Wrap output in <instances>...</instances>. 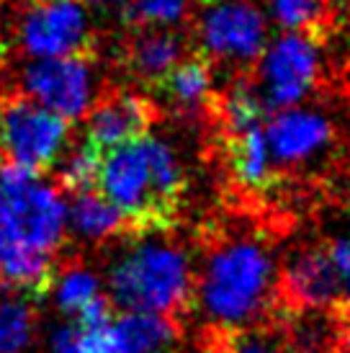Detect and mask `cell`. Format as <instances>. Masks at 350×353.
<instances>
[{
	"label": "cell",
	"instance_id": "1",
	"mask_svg": "<svg viewBox=\"0 0 350 353\" xmlns=\"http://www.w3.org/2000/svg\"><path fill=\"white\" fill-rule=\"evenodd\" d=\"M183 188L185 176L175 152L150 134L101 157L96 191L121 212L134 235L173 225Z\"/></svg>",
	"mask_w": 350,
	"mask_h": 353
},
{
	"label": "cell",
	"instance_id": "2",
	"mask_svg": "<svg viewBox=\"0 0 350 353\" xmlns=\"http://www.w3.org/2000/svg\"><path fill=\"white\" fill-rule=\"evenodd\" d=\"M271 255L250 240L214 248L198 286L206 314L227 327L255 320L271 304Z\"/></svg>",
	"mask_w": 350,
	"mask_h": 353
},
{
	"label": "cell",
	"instance_id": "3",
	"mask_svg": "<svg viewBox=\"0 0 350 353\" xmlns=\"http://www.w3.org/2000/svg\"><path fill=\"white\" fill-rule=\"evenodd\" d=\"M111 296L127 312L175 314L191 302V274L183 250L173 245L134 248L119 261L111 274Z\"/></svg>",
	"mask_w": 350,
	"mask_h": 353
},
{
	"label": "cell",
	"instance_id": "4",
	"mask_svg": "<svg viewBox=\"0 0 350 353\" xmlns=\"http://www.w3.org/2000/svg\"><path fill=\"white\" fill-rule=\"evenodd\" d=\"M72 121L26 96L23 90L0 93V165L39 178L49 173L68 148Z\"/></svg>",
	"mask_w": 350,
	"mask_h": 353
},
{
	"label": "cell",
	"instance_id": "5",
	"mask_svg": "<svg viewBox=\"0 0 350 353\" xmlns=\"http://www.w3.org/2000/svg\"><path fill=\"white\" fill-rule=\"evenodd\" d=\"M0 191L6 196L13 245L54 253L65 237L68 216L57 191L10 165H0Z\"/></svg>",
	"mask_w": 350,
	"mask_h": 353
},
{
	"label": "cell",
	"instance_id": "6",
	"mask_svg": "<svg viewBox=\"0 0 350 353\" xmlns=\"http://www.w3.org/2000/svg\"><path fill=\"white\" fill-rule=\"evenodd\" d=\"M19 39L31 57L39 59L96 54L85 13L75 0H34L21 19Z\"/></svg>",
	"mask_w": 350,
	"mask_h": 353
},
{
	"label": "cell",
	"instance_id": "7",
	"mask_svg": "<svg viewBox=\"0 0 350 353\" xmlns=\"http://www.w3.org/2000/svg\"><path fill=\"white\" fill-rule=\"evenodd\" d=\"M96 54L47 57L23 70V93L68 121L85 117L93 93Z\"/></svg>",
	"mask_w": 350,
	"mask_h": 353
},
{
	"label": "cell",
	"instance_id": "8",
	"mask_svg": "<svg viewBox=\"0 0 350 353\" xmlns=\"http://www.w3.org/2000/svg\"><path fill=\"white\" fill-rule=\"evenodd\" d=\"M320 57L314 39L304 34H283L265 50L260 62V96L265 108H291L314 88Z\"/></svg>",
	"mask_w": 350,
	"mask_h": 353
},
{
	"label": "cell",
	"instance_id": "9",
	"mask_svg": "<svg viewBox=\"0 0 350 353\" xmlns=\"http://www.w3.org/2000/svg\"><path fill=\"white\" fill-rule=\"evenodd\" d=\"M201 44L209 59L255 62L265 50V19L247 3H216L201 19Z\"/></svg>",
	"mask_w": 350,
	"mask_h": 353
},
{
	"label": "cell",
	"instance_id": "10",
	"mask_svg": "<svg viewBox=\"0 0 350 353\" xmlns=\"http://www.w3.org/2000/svg\"><path fill=\"white\" fill-rule=\"evenodd\" d=\"M157 108L152 101L136 93L111 88L85 111V139L98 150H114L132 139L150 134L155 124Z\"/></svg>",
	"mask_w": 350,
	"mask_h": 353
},
{
	"label": "cell",
	"instance_id": "11",
	"mask_svg": "<svg viewBox=\"0 0 350 353\" xmlns=\"http://www.w3.org/2000/svg\"><path fill=\"white\" fill-rule=\"evenodd\" d=\"M283 294L296 310H345L342 281L327 245L309 248L294 258L283 274Z\"/></svg>",
	"mask_w": 350,
	"mask_h": 353
},
{
	"label": "cell",
	"instance_id": "12",
	"mask_svg": "<svg viewBox=\"0 0 350 353\" xmlns=\"http://www.w3.org/2000/svg\"><path fill=\"white\" fill-rule=\"evenodd\" d=\"M330 139V119L302 108H281L265 129V142L281 163H302L327 148Z\"/></svg>",
	"mask_w": 350,
	"mask_h": 353
},
{
	"label": "cell",
	"instance_id": "13",
	"mask_svg": "<svg viewBox=\"0 0 350 353\" xmlns=\"http://www.w3.org/2000/svg\"><path fill=\"white\" fill-rule=\"evenodd\" d=\"M57 284L54 258L37 248H10L0 253V286L37 304Z\"/></svg>",
	"mask_w": 350,
	"mask_h": 353
},
{
	"label": "cell",
	"instance_id": "14",
	"mask_svg": "<svg viewBox=\"0 0 350 353\" xmlns=\"http://www.w3.org/2000/svg\"><path fill=\"white\" fill-rule=\"evenodd\" d=\"M183 44L178 34L170 31H147L136 34L124 44L121 62L132 78H136L147 88H155L160 80L181 62Z\"/></svg>",
	"mask_w": 350,
	"mask_h": 353
},
{
	"label": "cell",
	"instance_id": "15",
	"mask_svg": "<svg viewBox=\"0 0 350 353\" xmlns=\"http://www.w3.org/2000/svg\"><path fill=\"white\" fill-rule=\"evenodd\" d=\"M209 88H212V59L204 52H194L191 57L181 59L152 90L160 93L175 111L188 117L206 103Z\"/></svg>",
	"mask_w": 350,
	"mask_h": 353
},
{
	"label": "cell",
	"instance_id": "16",
	"mask_svg": "<svg viewBox=\"0 0 350 353\" xmlns=\"http://www.w3.org/2000/svg\"><path fill=\"white\" fill-rule=\"evenodd\" d=\"M116 353H170L178 325L167 314L124 312L111 323Z\"/></svg>",
	"mask_w": 350,
	"mask_h": 353
},
{
	"label": "cell",
	"instance_id": "17",
	"mask_svg": "<svg viewBox=\"0 0 350 353\" xmlns=\"http://www.w3.org/2000/svg\"><path fill=\"white\" fill-rule=\"evenodd\" d=\"M70 222H72V227L78 230L80 235L90 237V240H108V237L134 235V230H132V225L121 216V212L108 204L96 188L72 194Z\"/></svg>",
	"mask_w": 350,
	"mask_h": 353
},
{
	"label": "cell",
	"instance_id": "18",
	"mask_svg": "<svg viewBox=\"0 0 350 353\" xmlns=\"http://www.w3.org/2000/svg\"><path fill=\"white\" fill-rule=\"evenodd\" d=\"M227 152L234 178L247 188H260L268 181V142L262 124L227 132Z\"/></svg>",
	"mask_w": 350,
	"mask_h": 353
},
{
	"label": "cell",
	"instance_id": "19",
	"mask_svg": "<svg viewBox=\"0 0 350 353\" xmlns=\"http://www.w3.org/2000/svg\"><path fill=\"white\" fill-rule=\"evenodd\" d=\"M273 19L291 34L317 39L330 23L327 0H273Z\"/></svg>",
	"mask_w": 350,
	"mask_h": 353
},
{
	"label": "cell",
	"instance_id": "20",
	"mask_svg": "<svg viewBox=\"0 0 350 353\" xmlns=\"http://www.w3.org/2000/svg\"><path fill=\"white\" fill-rule=\"evenodd\" d=\"M37 327V314L29 302H0V353H23Z\"/></svg>",
	"mask_w": 350,
	"mask_h": 353
},
{
	"label": "cell",
	"instance_id": "21",
	"mask_svg": "<svg viewBox=\"0 0 350 353\" xmlns=\"http://www.w3.org/2000/svg\"><path fill=\"white\" fill-rule=\"evenodd\" d=\"M101 157H103V150H98L93 142L83 139V145L65 160V165L59 170V186L65 188L68 194H80V191L96 188Z\"/></svg>",
	"mask_w": 350,
	"mask_h": 353
},
{
	"label": "cell",
	"instance_id": "22",
	"mask_svg": "<svg viewBox=\"0 0 350 353\" xmlns=\"http://www.w3.org/2000/svg\"><path fill=\"white\" fill-rule=\"evenodd\" d=\"M188 0H132L121 13V19L132 29H150L165 26L183 19Z\"/></svg>",
	"mask_w": 350,
	"mask_h": 353
},
{
	"label": "cell",
	"instance_id": "23",
	"mask_svg": "<svg viewBox=\"0 0 350 353\" xmlns=\"http://www.w3.org/2000/svg\"><path fill=\"white\" fill-rule=\"evenodd\" d=\"M98 294V281L83 265H68L57 284V304L65 314H75Z\"/></svg>",
	"mask_w": 350,
	"mask_h": 353
},
{
	"label": "cell",
	"instance_id": "24",
	"mask_svg": "<svg viewBox=\"0 0 350 353\" xmlns=\"http://www.w3.org/2000/svg\"><path fill=\"white\" fill-rule=\"evenodd\" d=\"M75 343H78V353H116L111 325H101V327L75 325Z\"/></svg>",
	"mask_w": 350,
	"mask_h": 353
},
{
	"label": "cell",
	"instance_id": "25",
	"mask_svg": "<svg viewBox=\"0 0 350 353\" xmlns=\"http://www.w3.org/2000/svg\"><path fill=\"white\" fill-rule=\"evenodd\" d=\"M327 255H330L335 271L342 281V299L345 307H350V240H332L327 245Z\"/></svg>",
	"mask_w": 350,
	"mask_h": 353
},
{
	"label": "cell",
	"instance_id": "26",
	"mask_svg": "<svg viewBox=\"0 0 350 353\" xmlns=\"http://www.w3.org/2000/svg\"><path fill=\"white\" fill-rule=\"evenodd\" d=\"M52 353H78L75 325H65V327L54 330V335H52Z\"/></svg>",
	"mask_w": 350,
	"mask_h": 353
},
{
	"label": "cell",
	"instance_id": "27",
	"mask_svg": "<svg viewBox=\"0 0 350 353\" xmlns=\"http://www.w3.org/2000/svg\"><path fill=\"white\" fill-rule=\"evenodd\" d=\"M229 353H283V351H273L265 343H258V341H240L237 345L229 348Z\"/></svg>",
	"mask_w": 350,
	"mask_h": 353
},
{
	"label": "cell",
	"instance_id": "28",
	"mask_svg": "<svg viewBox=\"0 0 350 353\" xmlns=\"http://www.w3.org/2000/svg\"><path fill=\"white\" fill-rule=\"evenodd\" d=\"M342 351L350 353V317L345 320V330H342Z\"/></svg>",
	"mask_w": 350,
	"mask_h": 353
},
{
	"label": "cell",
	"instance_id": "29",
	"mask_svg": "<svg viewBox=\"0 0 350 353\" xmlns=\"http://www.w3.org/2000/svg\"><path fill=\"white\" fill-rule=\"evenodd\" d=\"M204 6H216V3H224V0H201Z\"/></svg>",
	"mask_w": 350,
	"mask_h": 353
},
{
	"label": "cell",
	"instance_id": "30",
	"mask_svg": "<svg viewBox=\"0 0 350 353\" xmlns=\"http://www.w3.org/2000/svg\"><path fill=\"white\" fill-rule=\"evenodd\" d=\"M0 65H3V44H0Z\"/></svg>",
	"mask_w": 350,
	"mask_h": 353
},
{
	"label": "cell",
	"instance_id": "31",
	"mask_svg": "<svg viewBox=\"0 0 350 353\" xmlns=\"http://www.w3.org/2000/svg\"><path fill=\"white\" fill-rule=\"evenodd\" d=\"M348 204H350V196H348Z\"/></svg>",
	"mask_w": 350,
	"mask_h": 353
}]
</instances>
